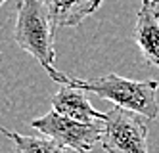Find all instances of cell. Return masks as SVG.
<instances>
[{"mask_svg": "<svg viewBox=\"0 0 159 153\" xmlns=\"http://www.w3.org/2000/svg\"><path fill=\"white\" fill-rule=\"evenodd\" d=\"M4 2H6V0H0V6H2V4H4Z\"/></svg>", "mask_w": 159, "mask_h": 153, "instance_id": "cell-9", "label": "cell"}, {"mask_svg": "<svg viewBox=\"0 0 159 153\" xmlns=\"http://www.w3.org/2000/svg\"><path fill=\"white\" fill-rule=\"evenodd\" d=\"M54 82L61 86L77 88L83 92H92L102 100H109L117 105L144 115L148 121H152L159 113V103L155 92L159 88L157 80H132L125 79L115 73H109L104 77H92V79H77L67 73H61L58 69L48 71Z\"/></svg>", "mask_w": 159, "mask_h": 153, "instance_id": "cell-1", "label": "cell"}, {"mask_svg": "<svg viewBox=\"0 0 159 153\" xmlns=\"http://www.w3.org/2000/svg\"><path fill=\"white\" fill-rule=\"evenodd\" d=\"M52 109L69 119L81 121V123H102L106 113H100L92 107L83 90L61 86L60 92L52 96Z\"/></svg>", "mask_w": 159, "mask_h": 153, "instance_id": "cell-6", "label": "cell"}, {"mask_svg": "<svg viewBox=\"0 0 159 153\" xmlns=\"http://www.w3.org/2000/svg\"><path fill=\"white\" fill-rule=\"evenodd\" d=\"M31 126L40 134L50 136L63 147L75 149L79 153H90L98 142H102V134H104L102 123H81L56 113L54 109L44 117L33 119Z\"/></svg>", "mask_w": 159, "mask_h": 153, "instance_id": "cell-4", "label": "cell"}, {"mask_svg": "<svg viewBox=\"0 0 159 153\" xmlns=\"http://www.w3.org/2000/svg\"><path fill=\"white\" fill-rule=\"evenodd\" d=\"M132 40L144 60L159 69V0H142L132 29Z\"/></svg>", "mask_w": 159, "mask_h": 153, "instance_id": "cell-5", "label": "cell"}, {"mask_svg": "<svg viewBox=\"0 0 159 153\" xmlns=\"http://www.w3.org/2000/svg\"><path fill=\"white\" fill-rule=\"evenodd\" d=\"M6 138H10L16 146V153H71L67 147L61 144L54 142L48 138H40V136H23L17 132H10L2 130Z\"/></svg>", "mask_w": 159, "mask_h": 153, "instance_id": "cell-8", "label": "cell"}, {"mask_svg": "<svg viewBox=\"0 0 159 153\" xmlns=\"http://www.w3.org/2000/svg\"><path fill=\"white\" fill-rule=\"evenodd\" d=\"M54 27H77L102 6V0H40Z\"/></svg>", "mask_w": 159, "mask_h": 153, "instance_id": "cell-7", "label": "cell"}, {"mask_svg": "<svg viewBox=\"0 0 159 153\" xmlns=\"http://www.w3.org/2000/svg\"><path fill=\"white\" fill-rule=\"evenodd\" d=\"M102 124L106 153H148V119L144 115L115 105L104 115Z\"/></svg>", "mask_w": 159, "mask_h": 153, "instance_id": "cell-3", "label": "cell"}, {"mask_svg": "<svg viewBox=\"0 0 159 153\" xmlns=\"http://www.w3.org/2000/svg\"><path fill=\"white\" fill-rule=\"evenodd\" d=\"M54 31L56 27L50 19V14L40 0H17L14 40L21 50L35 57L46 73L56 69Z\"/></svg>", "mask_w": 159, "mask_h": 153, "instance_id": "cell-2", "label": "cell"}]
</instances>
